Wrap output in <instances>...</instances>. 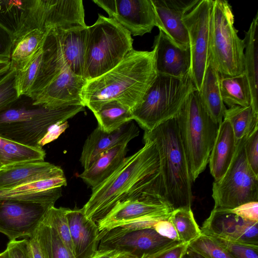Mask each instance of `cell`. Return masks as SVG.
Listing matches in <instances>:
<instances>
[{"mask_svg":"<svg viewBox=\"0 0 258 258\" xmlns=\"http://www.w3.org/2000/svg\"><path fill=\"white\" fill-rule=\"evenodd\" d=\"M143 139L144 146L141 149L125 157L111 175L92 188L82 208L87 218L97 224L118 203L146 194L165 197L157 149L153 141Z\"/></svg>","mask_w":258,"mask_h":258,"instance_id":"obj_1","label":"cell"},{"mask_svg":"<svg viewBox=\"0 0 258 258\" xmlns=\"http://www.w3.org/2000/svg\"><path fill=\"white\" fill-rule=\"evenodd\" d=\"M157 75L155 51L131 50L114 68L88 81L83 88V104L91 111L115 100L132 110L141 100Z\"/></svg>","mask_w":258,"mask_h":258,"instance_id":"obj_2","label":"cell"},{"mask_svg":"<svg viewBox=\"0 0 258 258\" xmlns=\"http://www.w3.org/2000/svg\"><path fill=\"white\" fill-rule=\"evenodd\" d=\"M85 110L82 104L58 107L35 104L29 96L22 95L0 110V137L33 148L49 128L65 122Z\"/></svg>","mask_w":258,"mask_h":258,"instance_id":"obj_3","label":"cell"},{"mask_svg":"<svg viewBox=\"0 0 258 258\" xmlns=\"http://www.w3.org/2000/svg\"><path fill=\"white\" fill-rule=\"evenodd\" d=\"M143 138L153 141L157 149L166 200L174 209L191 208L193 181L176 116L145 132Z\"/></svg>","mask_w":258,"mask_h":258,"instance_id":"obj_4","label":"cell"},{"mask_svg":"<svg viewBox=\"0 0 258 258\" xmlns=\"http://www.w3.org/2000/svg\"><path fill=\"white\" fill-rule=\"evenodd\" d=\"M176 117L194 182L209 163L220 124L206 111L197 89L189 95Z\"/></svg>","mask_w":258,"mask_h":258,"instance_id":"obj_5","label":"cell"},{"mask_svg":"<svg viewBox=\"0 0 258 258\" xmlns=\"http://www.w3.org/2000/svg\"><path fill=\"white\" fill-rule=\"evenodd\" d=\"M131 34L114 19L100 14L87 27L84 71L87 81L111 70L133 49Z\"/></svg>","mask_w":258,"mask_h":258,"instance_id":"obj_6","label":"cell"},{"mask_svg":"<svg viewBox=\"0 0 258 258\" xmlns=\"http://www.w3.org/2000/svg\"><path fill=\"white\" fill-rule=\"evenodd\" d=\"M196 89L190 72L182 78L157 74L141 100L132 110L133 120L145 132H150L175 116Z\"/></svg>","mask_w":258,"mask_h":258,"instance_id":"obj_7","label":"cell"},{"mask_svg":"<svg viewBox=\"0 0 258 258\" xmlns=\"http://www.w3.org/2000/svg\"><path fill=\"white\" fill-rule=\"evenodd\" d=\"M210 59L220 75L235 76L244 71V41L234 26L232 7L213 0L210 25Z\"/></svg>","mask_w":258,"mask_h":258,"instance_id":"obj_8","label":"cell"},{"mask_svg":"<svg viewBox=\"0 0 258 258\" xmlns=\"http://www.w3.org/2000/svg\"><path fill=\"white\" fill-rule=\"evenodd\" d=\"M246 137L237 143L235 154L224 175L213 183L214 210H228L246 203L258 202V176L246 160L244 147Z\"/></svg>","mask_w":258,"mask_h":258,"instance_id":"obj_9","label":"cell"},{"mask_svg":"<svg viewBox=\"0 0 258 258\" xmlns=\"http://www.w3.org/2000/svg\"><path fill=\"white\" fill-rule=\"evenodd\" d=\"M213 0H198L183 17L191 56L190 74L197 90L210 60V25Z\"/></svg>","mask_w":258,"mask_h":258,"instance_id":"obj_10","label":"cell"},{"mask_svg":"<svg viewBox=\"0 0 258 258\" xmlns=\"http://www.w3.org/2000/svg\"><path fill=\"white\" fill-rule=\"evenodd\" d=\"M51 207L35 202L0 200V232L7 235L10 241L29 237Z\"/></svg>","mask_w":258,"mask_h":258,"instance_id":"obj_11","label":"cell"},{"mask_svg":"<svg viewBox=\"0 0 258 258\" xmlns=\"http://www.w3.org/2000/svg\"><path fill=\"white\" fill-rule=\"evenodd\" d=\"M131 35L151 33L158 21L151 0H93Z\"/></svg>","mask_w":258,"mask_h":258,"instance_id":"obj_12","label":"cell"},{"mask_svg":"<svg viewBox=\"0 0 258 258\" xmlns=\"http://www.w3.org/2000/svg\"><path fill=\"white\" fill-rule=\"evenodd\" d=\"M174 209L162 195L146 194L116 205L97 223L100 234L146 215Z\"/></svg>","mask_w":258,"mask_h":258,"instance_id":"obj_13","label":"cell"},{"mask_svg":"<svg viewBox=\"0 0 258 258\" xmlns=\"http://www.w3.org/2000/svg\"><path fill=\"white\" fill-rule=\"evenodd\" d=\"M171 241L153 228H146L116 235L104 234L100 236L98 249H114L140 258Z\"/></svg>","mask_w":258,"mask_h":258,"instance_id":"obj_14","label":"cell"},{"mask_svg":"<svg viewBox=\"0 0 258 258\" xmlns=\"http://www.w3.org/2000/svg\"><path fill=\"white\" fill-rule=\"evenodd\" d=\"M158 21V28L179 47H189L184 15L198 0H151Z\"/></svg>","mask_w":258,"mask_h":258,"instance_id":"obj_15","label":"cell"},{"mask_svg":"<svg viewBox=\"0 0 258 258\" xmlns=\"http://www.w3.org/2000/svg\"><path fill=\"white\" fill-rule=\"evenodd\" d=\"M87 82L65 65L61 72L36 96L34 103L53 107L83 104L81 93Z\"/></svg>","mask_w":258,"mask_h":258,"instance_id":"obj_16","label":"cell"},{"mask_svg":"<svg viewBox=\"0 0 258 258\" xmlns=\"http://www.w3.org/2000/svg\"><path fill=\"white\" fill-rule=\"evenodd\" d=\"M153 49L155 51V67L157 74L182 78L190 72L189 47H179L163 31L154 38Z\"/></svg>","mask_w":258,"mask_h":258,"instance_id":"obj_17","label":"cell"},{"mask_svg":"<svg viewBox=\"0 0 258 258\" xmlns=\"http://www.w3.org/2000/svg\"><path fill=\"white\" fill-rule=\"evenodd\" d=\"M139 133V128L133 121L110 133L98 126L87 137L83 147L80 161L84 170L103 152L118 145L128 144Z\"/></svg>","mask_w":258,"mask_h":258,"instance_id":"obj_18","label":"cell"},{"mask_svg":"<svg viewBox=\"0 0 258 258\" xmlns=\"http://www.w3.org/2000/svg\"><path fill=\"white\" fill-rule=\"evenodd\" d=\"M63 175L60 167L44 161L14 163L0 168V189L13 188Z\"/></svg>","mask_w":258,"mask_h":258,"instance_id":"obj_19","label":"cell"},{"mask_svg":"<svg viewBox=\"0 0 258 258\" xmlns=\"http://www.w3.org/2000/svg\"><path fill=\"white\" fill-rule=\"evenodd\" d=\"M67 217L75 258H91L98 250L99 243L97 224L86 217L83 208L69 209Z\"/></svg>","mask_w":258,"mask_h":258,"instance_id":"obj_20","label":"cell"},{"mask_svg":"<svg viewBox=\"0 0 258 258\" xmlns=\"http://www.w3.org/2000/svg\"><path fill=\"white\" fill-rule=\"evenodd\" d=\"M65 66L56 29L49 30L42 44L38 74L29 95L33 99L62 71Z\"/></svg>","mask_w":258,"mask_h":258,"instance_id":"obj_21","label":"cell"},{"mask_svg":"<svg viewBox=\"0 0 258 258\" xmlns=\"http://www.w3.org/2000/svg\"><path fill=\"white\" fill-rule=\"evenodd\" d=\"M87 26L56 29L65 65L83 77L84 71Z\"/></svg>","mask_w":258,"mask_h":258,"instance_id":"obj_22","label":"cell"},{"mask_svg":"<svg viewBox=\"0 0 258 258\" xmlns=\"http://www.w3.org/2000/svg\"><path fill=\"white\" fill-rule=\"evenodd\" d=\"M236 145L230 122L223 119L219 124L209 160L210 173L214 181L219 180L226 172L235 154Z\"/></svg>","mask_w":258,"mask_h":258,"instance_id":"obj_23","label":"cell"},{"mask_svg":"<svg viewBox=\"0 0 258 258\" xmlns=\"http://www.w3.org/2000/svg\"><path fill=\"white\" fill-rule=\"evenodd\" d=\"M127 152V144L117 145L101 154L79 177L95 187L111 175L121 164Z\"/></svg>","mask_w":258,"mask_h":258,"instance_id":"obj_24","label":"cell"},{"mask_svg":"<svg viewBox=\"0 0 258 258\" xmlns=\"http://www.w3.org/2000/svg\"><path fill=\"white\" fill-rule=\"evenodd\" d=\"M199 97L206 111L216 123L223 120L226 106L222 99L219 87V74L210 59L206 70L200 89Z\"/></svg>","mask_w":258,"mask_h":258,"instance_id":"obj_25","label":"cell"},{"mask_svg":"<svg viewBox=\"0 0 258 258\" xmlns=\"http://www.w3.org/2000/svg\"><path fill=\"white\" fill-rule=\"evenodd\" d=\"M244 71L250 90L251 105L258 113V13L253 18L248 30L245 33Z\"/></svg>","mask_w":258,"mask_h":258,"instance_id":"obj_26","label":"cell"},{"mask_svg":"<svg viewBox=\"0 0 258 258\" xmlns=\"http://www.w3.org/2000/svg\"><path fill=\"white\" fill-rule=\"evenodd\" d=\"M91 111L97 119L98 126L108 133L133 120L132 110L115 100L103 102Z\"/></svg>","mask_w":258,"mask_h":258,"instance_id":"obj_27","label":"cell"},{"mask_svg":"<svg viewBox=\"0 0 258 258\" xmlns=\"http://www.w3.org/2000/svg\"><path fill=\"white\" fill-rule=\"evenodd\" d=\"M219 87L223 102L229 108L251 105L250 90L244 73L235 76L219 74Z\"/></svg>","mask_w":258,"mask_h":258,"instance_id":"obj_28","label":"cell"},{"mask_svg":"<svg viewBox=\"0 0 258 258\" xmlns=\"http://www.w3.org/2000/svg\"><path fill=\"white\" fill-rule=\"evenodd\" d=\"M47 32L35 29L19 39L13 45L11 68L17 72L24 70L42 46Z\"/></svg>","mask_w":258,"mask_h":258,"instance_id":"obj_29","label":"cell"},{"mask_svg":"<svg viewBox=\"0 0 258 258\" xmlns=\"http://www.w3.org/2000/svg\"><path fill=\"white\" fill-rule=\"evenodd\" d=\"M42 148H33L0 137V163L3 166L34 161H44Z\"/></svg>","mask_w":258,"mask_h":258,"instance_id":"obj_30","label":"cell"},{"mask_svg":"<svg viewBox=\"0 0 258 258\" xmlns=\"http://www.w3.org/2000/svg\"><path fill=\"white\" fill-rule=\"evenodd\" d=\"M223 119L230 122L237 143L258 127V113L251 105L247 107L233 106L227 109Z\"/></svg>","mask_w":258,"mask_h":258,"instance_id":"obj_31","label":"cell"},{"mask_svg":"<svg viewBox=\"0 0 258 258\" xmlns=\"http://www.w3.org/2000/svg\"><path fill=\"white\" fill-rule=\"evenodd\" d=\"M168 220L173 225L180 242L189 244L202 235L191 208L174 209Z\"/></svg>","mask_w":258,"mask_h":258,"instance_id":"obj_32","label":"cell"},{"mask_svg":"<svg viewBox=\"0 0 258 258\" xmlns=\"http://www.w3.org/2000/svg\"><path fill=\"white\" fill-rule=\"evenodd\" d=\"M38 229L48 258H75L49 223L46 214Z\"/></svg>","mask_w":258,"mask_h":258,"instance_id":"obj_33","label":"cell"},{"mask_svg":"<svg viewBox=\"0 0 258 258\" xmlns=\"http://www.w3.org/2000/svg\"><path fill=\"white\" fill-rule=\"evenodd\" d=\"M187 250L201 258H235L214 239L202 233L188 244Z\"/></svg>","mask_w":258,"mask_h":258,"instance_id":"obj_34","label":"cell"},{"mask_svg":"<svg viewBox=\"0 0 258 258\" xmlns=\"http://www.w3.org/2000/svg\"><path fill=\"white\" fill-rule=\"evenodd\" d=\"M69 209L52 206L47 210L46 216L64 244L75 257L74 247L67 217Z\"/></svg>","mask_w":258,"mask_h":258,"instance_id":"obj_35","label":"cell"},{"mask_svg":"<svg viewBox=\"0 0 258 258\" xmlns=\"http://www.w3.org/2000/svg\"><path fill=\"white\" fill-rule=\"evenodd\" d=\"M42 56V45L27 67L21 71H16V86L19 96L30 93L38 74Z\"/></svg>","mask_w":258,"mask_h":258,"instance_id":"obj_36","label":"cell"},{"mask_svg":"<svg viewBox=\"0 0 258 258\" xmlns=\"http://www.w3.org/2000/svg\"><path fill=\"white\" fill-rule=\"evenodd\" d=\"M16 71L11 68L9 73L0 82V110L19 96L16 86Z\"/></svg>","mask_w":258,"mask_h":258,"instance_id":"obj_37","label":"cell"},{"mask_svg":"<svg viewBox=\"0 0 258 258\" xmlns=\"http://www.w3.org/2000/svg\"><path fill=\"white\" fill-rule=\"evenodd\" d=\"M188 245L186 243L172 240L140 258H182Z\"/></svg>","mask_w":258,"mask_h":258,"instance_id":"obj_38","label":"cell"},{"mask_svg":"<svg viewBox=\"0 0 258 258\" xmlns=\"http://www.w3.org/2000/svg\"><path fill=\"white\" fill-rule=\"evenodd\" d=\"M205 235L214 239L235 258H258L257 250L256 249L238 243L231 242L218 237Z\"/></svg>","mask_w":258,"mask_h":258,"instance_id":"obj_39","label":"cell"},{"mask_svg":"<svg viewBox=\"0 0 258 258\" xmlns=\"http://www.w3.org/2000/svg\"><path fill=\"white\" fill-rule=\"evenodd\" d=\"M244 147L247 162L258 176V127L246 137Z\"/></svg>","mask_w":258,"mask_h":258,"instance_id":"obj_40","label":"cell"},{"mask_svg":"<svg viewBox=\"0 0 258 258\" xmlns=\"http://www.w3.org/2000/svg\"><path fill=\"white\" fill-rule=\"evenodd\" d=\"M6 250L8 258H32L28 238L10 240Z\"/></svg>","mask_w":258,"mask_h":258,"instance_id":"obj_41","label":"cell"},{"mask_svg":"<svg viewBox=\"0 0 258 258\" xmlns=\"http://www.w3.org/2000/svg\"><path fill=\"white\" fill-rule=\"evenodd\" d=\"M224 211L234 214L243 219L258 222V202L246 203L232 209Z\"/></svg>","mask_w":258,"mask_h":258,"instance_id":"obj_42","label":"cell"},{"mask_svg":"<svg viewBox=\"0 0 258 258\" xmlns=\"http://www.w3.org/2000/svg\"><path fill=\"white\" fill-rule=\"evenodd\" d=\"M14 44L13 35L0 24V61H10Z\"/></svg>","mask_w":258,"mask_h":258,"instance_id":"obj_43","label":"cell"},{"mask_svg":"<svg viewBox=\"0 0 258 258\" xmlns=\"http://www.w3.org/2000/svg\"><path fill=\"white\" fill-rule=\"evenodd\" d=\"M68 121L58 122L52 125L39 143L40 148L57 139L69 127Z\"/></svg>","mask_w":258,"mask_h":258,"instance_id":"obj_44","label":"cell"},{"mask_svg":"<svg viewBox=\"0 0 258 258\" xmlns=\"http://www.w3.org/2000/svg\"><path fill=\"white\" fill-rule=\"evenodd\" d=\"M32 258H48L38 228L28 238Z\"/></svg>","mask_w":258,"mask_h":258,"instance_id":"obj_45","label":"cell"},{"mask_svg":"<svg viewBox=\"0 0 258 258\" xmlns=\"http://www.w3.org/2000/svg\"><path fill=\"white\" fill-rule=\"evenodd\" d=\"M161 236L170 240L180 242L179 237L172 223L168 220L157 222L153 228Z\"/></svg>","mask_w":258,"mask_h":258,"instance_id":"obj_46","label":"cell"},{"mask_svg":"<svg viewBox=\"0 0 258 258\" xmlns=\"http://www.w3.org/2000/svg\"><path fill=\"white\" fill-rule=\"evenodd\" d=\"M120 253L114 249H98L91 258H116Z\"/></svg>","mask_w":258,"mask_h":258,"instance_id":"obj_47","label":"cell"},{"mask_svg":"<svg viewBox=\"0 0 258 258\" xmlns=\"http://www.w3.org/2000/svg\"><path fill=\"white\" fill-rule=\"evenodd\" d=\"M11 67L10 61H0V72L7 70Z\"/></svg>","mask_w":258,"mask_h":258,"instance_id":"obj_48","label":"cell"},{"mask_svg":"<svg viewBox=\"0 0 258 258\" xmlns=\"http://www.w3.org/2000/svg\"><path fill=\"white\" fill-rule=\"evenodd\" d=\"M116 258H138L135 255H133L127 252H120Z\"/></svg>","mask_w":258,"mask_h":258,"instance_id":"obj_49","label":"cell"},{"mask_svg":"<svg viewBox=\"0 0 258 258\" xmlns=\"http://www.w3.org/2000/svg\"><path fill=\"white\" fill-rule=\"evenodd\" d=\"M182 258H201L200 256L196 255L192 252L188 251L187 250V252L184 256Z\"/></svg>","mask_w":258,"mask_h":258,"instance_id":"obj_50","label":"cell"},{"mask_svg":"<svg viewBox=\"0 0 258 258\" xmlns=\"http://www.w3.org/2000/svg\"><path fill=\"white\" fill-rule=\"evenodd\" d=\"M11 69L0 72V82L9 73Z\"/></svg>","mask_w":258,"mask_h":258,"instance_id":"obj_51","label":"cell"},{"mask_svg":"<svg viewBox=\"0 0 258 258\" xmlns=\"http://www.w3.org/2000/svg\"><path fill=\"white\" fill-rule=\"evenodd\" d=\"M0 258H8V255L6 249L4 251L0 253Z\"/></svg>","mask_w":258,"mask_h":258,"instance_id":"obj_52","label":"cell"},{"mask_svg":"<svg viewBox=\"0 0 258 258\" xmlns=\"http://www.w3.org/2000/svg\"><path fill=\"white\" fill-rule=\"evenodd\" d=\"M3 166V165H2V164L0 163V168Z\"/></svg>","mask_w":258,"mask_h":258,"instance_id":"obj_53","label":"cell"}]
</instances>
